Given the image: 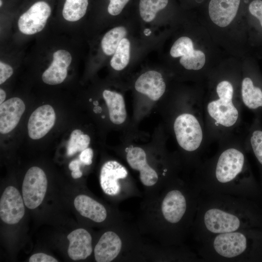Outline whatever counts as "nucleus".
<instances>
[{
  "instance_id": "nucleus-1",
  "label": "nucleus",
  "mask_w": 262,
  "mask_h": 262,
  "mask_svg": "<svg viewBox=\"0 0 262 262\" xmlns=\"http://www.w3.org/2000/svg\"><path fill=\"white\" fill-rule=\"evenodd\" d=\"M221 141L217 153L196 168L193 184L201 195H229L256 200L261 187L252 172L245 144L231 136Z\"/></svg>"
},
{
  "instance_id": "nucleus-2",
  "label": "nucleus",
  "mask_w": 262,
  "mask_h": 262,
  "mask_svg": "<svg viewBox=\"0 0 262 262\" xmlns=\"http://www.w3.org/2000/svg\"><path fill=\"white\" fill-rule=\"evenodd\" d=\"M255 228H262V208L256 200L229 195L200 194L191 230L197 241Z\"/></svg>"
},
{
  "instance_id": "nucleus-3",
  "label": "nucleus",
  "mask_w": 262,
  "mask_h": 262,
  "mask_svg": "<svg viewBox=\"0 0 262 262\" xmlns=\"http://www.w3.org/2000/svg\"><path fill=\"white\" fill-rule=\"evenodd\" d=\"M200 196L193 184L174 178L164 186L159 198L157 216L163 243L178 246L192 228Z\"/></svg>"
},
{
  "instance_id": "nucleus-4",
  "label": "nucleus",
  "mask_w": 262,
  "mask_h": 262,
  "mask_svg": "<svg viewBox=\"0 0 262 262\" xmlns=\"http://www.w3.org/2000/svg\"><path fill=\"white\" fill-rule=\"evenodd\" d=\"M169 103V122L183 161L196 168L208 140L203 102Z\"/></svg>"
},
{
  "instance_id": "nucleus-5",
  "label": "nucleus",
  "mask_w": 262,
  "mask_h": 262,
  "mask_svg": "<svg viewBox=\"0 0 262 262\" xmlns=\"http://www.w3.org/2000/svg\"><path fill=\"white\" fill-rule=\"evenodd\" d=\"M200 243L202 262H262V228L219 234Z\"/></svg>"
},
{
  "instance_id": "nucleus-6",
  "label": "nucleus",
  "mask_w": 262,
  "mask_h": 262,
  "mask_svg": "<svg viewBox=\"0 0 262 262\" xmlns=\"http://www.w3.org/2000/svg\"><path fill=\"white\" fill-rule=\"evenodd\" d=\"M125 158L129 166L139 172L140 180L147 188L156 186L162 178L157 170L148 160L145 149L139 146H131L125 150Z\"/></svg>"
},
{
  "instance_id": "nucleus-7",
  "label": "nucleus",
  "mask_w": 262,
  "mask_h": 262,
  "mask_svg": "<svg viewBox=\"0 0 262 262\" xmlns=\"http://www.w3.org/2000/svg\"><path fill=\"white\" fill-rule=\"evenodd\" d=\"M48 187L44 171L37 166L31 167L26 172L22 183V197L25 206L34 209L42 202Z\"/></svg>"
},
{
  "instance_id": "nucleus-8",
  "label": "nucleus",
  "mask_w": 262,
  "mask_h": 262,
  "mask_svg": "<svg viewBox=\"0 0 262 262\" xmlns=\"http://www.w3.org/2000/svg\"><path fill=\"white\" fill-rule=\"evenodd\" d=\"M129 178L127 169L116 160H109L102 165L100 172L99 181L103 192L115 196H119L122 190L123 181Z\"/></svg>"
},
{
  "instance_id": "nucleus-9",
  "label": "nucleus",
  "mask_w": 262,
  "mask_h": 262,
  "mask_svg": "<svg viewBox=\"0 0 262 262\" xmlns=\"http://www.w3.org/2000/svg\"><path fill=\"white\" fill-rule=\"evenodd\" d=\"M51 14L49 5L40 1L33 4L18 20V27L24 34L31 35L41 31Z\"/></svg>"
},
{
  "instance_id": "nucleus-10",
  "label": "nucleus",
  "mask_w": 262,
  "mask_h": 262,
  "mask_svg": "<svg viewBox=\"0 0 262 262\" xmlns=\"http://www.w3.org/2000/svg\"><path fill=\"white\" fill-rule=\"evenodd\" d=\"M23 197L14 186L5 188L0 199V217L4 223L13 225L19 222L25 213Z\"/></svg>"
},
{
  "instance_id": "nucleus-11",
  "label": "nucleus",
  "mask_w": 262,
  "mask_h": 262,
  "mask_svg": "<svg viewBox=\"0 0 262 262\" xmlns=\"http://www.w3.org/2000/svg\"><path fill=\"white\" fill-rule=\"evenodd\" d=\"M56 115L52 106L46 104L37 108L31 114L28 123V134L33 139L44 137L53 127Z\"/></svg>"
},
{
  "instance_id": "nucleus-12",
  "label": "nucleus",
  "mask_w": 262,
  "mask_h": 262,
  "mask_svg": "<svg viewBox=\"0 0 262 262\" xmlns=\"http://www.w3.org/2000/svg\"><path fill=\"white\" fill-rule=\"evenodd\" d=\"M134 88L137 92L147 97L150 101L156 102L164 94L166 84L161 73L150 70L143 73L137 78Z\"/></svg>"
},
{
  "instance_id": "nucleus-13",
  "label": "nucleus",
  "mask_w": 262,
  "mask_h": 262,
  "mask_svg": "<svg viewBox=\"0 0 262 262\" xmlns=\"http://www.w3.org/2000/svg\"><path fill=\"white\" fill-rule=\"evenodd\" d=\"M123 240L121 236L113 231L104 232L96 244L94 257L97 262H110L115 260L121 253Z\"/></svg>"
},
{
  "instance_id": "nucleus-14",
  "label": "nucleus",
  "mask_w": 262,
  "mask_h": 262,
  "mask_svg": "<svg viewBox=\"0 0 262 262\" xmlns=\"http://www.w3.org/2000/svg\"><path fill=\"white\" fill-rule=\"evenodd\" d=\"M25 110L23 100L13 98L0 105V132L6 134L11 131L18 124Z\"/></svg>"
},
{
  "instance_id": "nucleus-15",
  "label": "nucleus",
  "mask_w": 262,
  "mask_h": 262,
  "mask_svg": "<svg viewBox=\"0 0 262 262\" xmlns=\"http://www.w3.org/2000/svg\"><path fill=\"white\" fill-rule=\"evenodd\" d=\"M72 61L70 53L64 49L55 51L50 66L43 73V81L50 85L62 83L66 78L67 68Z\"/></svg>"
},
{
  "instance_id": "nucleus-16",
  "label": "nucleus",
  "mask_w": 262,
  "mask_h": 262,
  "mask_svg": "<svg viewBox=\"0 0 262 262\" xmlns=\"http://www.w3.org/2000/svg\"><path fill=\"white\" fill-rule=\"evenodd\" d=\"M67 238L69 241L67 253L72 260H85L91 255L93 251L92 238L87 230L82 228L75 229Z\"/></svg>"
},
{
  "instance_id": "nucleus-17",
  "label": "nucleus",
  "mask_w": 262,
  "mask_h": 262,
  "mask_svg": "<svg viewBox=\"0 0 262 262\" xmlns=\"http://www.w3.org/2000/svg\"><path fill=\"white\" fill-rule=\"evenodd\" d=\"M240 0H211L209 13L212 21L221 27L229 25L236 15Z\"/></svg>"
},
{
  "instance_id": "nucleus-18",
  "label": "nucleus",
  "mask_w": 262,
  "mask_h": 262,
  "mask_svg": "<svg viewBox=\"0 0 262 262\" xmlns=\"http://www.w3.org/2000/svg\"><path fill=\"white\" fill-rule=\"evenodd\" d=\"M102 97L107 106L111 122L118 127L126 123L128 114L124 98L119 92L104 90Z\"/></svg>"
},
{
  "instance_id": "nucleus-19",
  "label": "nucleus",
  "mask_w": 262,
  "mask_h": 262,
  "mask_svg": "<svg viewBox=\"0 0 262 262\" xmlns=\"http://www.w3.org/2000/svg\"><path fill=\"white\" fill-rule=\"evenodd\" d=\"M74 205L81 215L96 223L102 222L107 218V212L105 207L87 195L77 196L74 199Z\"/></svg>"
},
{
  "instance_id": "nucleus-20",
  "label": "nucleus",
  "mask_w": 262,
  "mask_h": 262,
  "mask_svg": "<svg viewBox=\"0 0 262 262\" xmlns=\"http://www.w3.org/2000/svg\"><path fill=\"white\" fill-rule=\"evenodd\" d=\"M241 100L243 105L250 110L259 112L262 110V88L256 85L249 77L242 80Z\"/></svg>"
},
{
  "instance_id": "nucleus-21",
  "label": "nucleus",
  "mask_w": 262,
  "mask_h": 262,
  "mask_svg": "<svg viewBox=\"0 0 262 262\" xmlns=\"http://www.w3.org/2000/svg\"><path fill=\"white\" fill-rule=\"evenodd\" d=\"M259 120V118H257L252 125L245 146L247 151H251L256 160L260 170L262 189V128Z\"/></svg>"
},
{
  "instance_id": "nucleus-22",
  "label": "nucleus",
  "mask_w": 262,
  "mask_h": 262,
  "mask_svg": "<svg viewBox=\"0 0 262 262\" xmlns=\"http://www.w3.org/2000/svg\"><path fill=\"white\" fill-rule=\"evenodd\" d=\"M127 33L126 28L123 26L115 27L108 31L101 41V48L104 53L108 55L114 54Z\"/></svg>"
},
{
  "instance_id": "nucleus-23",
  "label": "nucleus",
  "mask_w": 262,
  "mask_h": 262,
  "mask_svg": "<svg viewBox=\"0 0 262 262\" xmlns=\"http://www.w3.org/2000/svg\"><path fill=\"white\" fill-rule=\"evenodd\" d=\"M88 0H66L63 10L64 18L69 21H76L85 14Z\"/></svg>"
},
{
  "instance_id": "nucleus-24",
  "label": "nucleus",
  "mask_w": 262,
  "mask_h": 262,
  "mask_svg": "<svg viewBox=\"0 0 262 262\" xmlns=\"http://www.w3.org/2000/svg\"><path fill=\"white\" fill-rule=\"evenodd\" d=\"M130 58V42L124 38L120 42L114 56L110 61L111 66L115 70L120 71L128 65Z\"/></svg>"
},
{
  "instance_id": "nucleus-25",
  "label": "nucleus",
  "mask_w": 262,
  "mask_h": 262,
  "mask_svg": "<svg viewBox=\"0 0 262 262\" xmlns=\"http://www.w3.org/2000/svg\"><path fill=\"white\" fill-rule=\"evenodd\" d=\"M168 0H140L139 12L142 18L147 22L153 20L156 14L166 7Z\"/></svg>"
},
{
  "instance_id": "nucleus-26",
  "label": "nucleus",
  "mask_w": 262,
  "mask_h": 262,
  "mask_svg": "<svg viewBox=\"0 0 262 262\" xmlns=\"http://www.w3.org/2000/svg\"><path fill=\"white\" fill-rule=\"evenodd\" d=\"M90 137L84 134L81 130L76 129L71 133L67 146V155H73L77 152H82L89 147Z\"/></svg>"
},
{
  "instance_id": "nucleus-27",
  "label": "nucleus",
  "mask_w": 262,
  "mask_h": 262,
  "mask_svg": "<svg viewBox=\"0 0 262 262\" xmlns=\"http://www.w3.org/2000/svg\"><path fill=\"white\" fill-rule=\"evenodd\" d=\"M180 62L186 69L198 70L205 65V55L202 51L194 49L191 53L181 57Z\"/></svg>"
},
{
  "instance_id": "nucleus-28",
  "label": "nucleus",
  "mask_w": 262,
  "mask_h": 262,
  "mask_svg": "<svg viewBox=\"0 0 262 262\" xmlns=\"http://www.w3.org/2000/svg\"><path fill=\"white\" fill-rule=\"evenodd\" d=\"M193 43L192 40L186 36H182L177 39L173 44L170 51L173 57H182L193 51Z\"/></svg>"
},
{
  "instance_id": "nucleus-29",
  "label": "nucleus",
  "mask_w": 262,
  "mask_h": 262,
  "mask_svg": "<svg viewBox=\"0 0 262 262\" xmlns=\"http://www.w3.org/2000/svg\"><path fill=\"white\" fill-rule=\"evenodd\" d=\"M248 9L252 16L259 21L262 28V0H253L249 5Z\"/></svg>"
},
{
  "instance_id": "nucleus-30",
  "label": "nucleus",
  "mask_w": 262,
  "mask_h": 262,
  "mask_svg": "<svg viewBox=\"0 0 262 262\" xmlns=\"http://www.w3.org/2000/svg\"><path fill=\"white\" fill-rule=\"evenodd\" d=\"M130 0H110L108 7L109 13L113 16L119 15Z\"/></svg>"
},
{
  "instance_id": "nucleus-31",
  "label": "nucleus",
  "mask_w": 262,
  "mask_h": 262,
  "mask_svg": "<svg viewBox=\"0 0 262 262\" xmlns=\"http://www.w3.org/2000/svg\"><path fill=\"white\" fill-rule=\"evenodd\" d=\"M13 73V68L9 65L0 61V84L4 82Z\"/></svg>"
},
{
  "instance_id": "nucleus-32",
  "label": "nucleus",
  "mask_w": 262,
  "mask_h": 262,
  "mask_svg": "<svg viewBox=\"0 0 262 262\" xmlns=\"http://www.w3.org/2000/svg\"><path fill=\"white\" fill-rule=\"evenodd\" d=\"M30 262H58V261L50 255L43 253H37L32 255Z\"/></svg>"
},
{
  "instance_id": "nucleus-33",
  "label": "nucleus",
  "mask_w": 262,
  "mask_h": 262,
  "mask_svg": "<svg viewBox=\"0 0 262 262\" xmlns=\"http://www.w3.org/2000/svg\"><path fill=\"white\" fill-rule=\"evenodd\" d=\"M82 164L80 159L71 161L68 165L69 169L72 171L71 176L74 179H78L82 177V173L80 170V166Z\"/></svg>"
},
{
  "instance_id": "nucleus-34",
  "label": "nucleus",
  "mask_w": 262,
  "mask_h": 262,
  "mask_svg": "<svg viewBox=\"0 0 262 262\" xmlns=\"http://www.w3.org/2000/svg\"><path fill=\"white\" fill-rule=\"evenodd\" d=\"M93 155V149L90 147H88L81 152L79 159L83 164L90 165L92 163Z\"/></svg>"
},
{
  "instance_id": "nucleus-35",
  "label": "nucleus",
  "mask_w": 262,
  "mask_h": 262,
  "mask_svg": "<svg viewBox=\"0 0 262 262\" xmlns=\"http://www.w3.org/2000/svg\"><path fill=\"white\" fill-rule=\"evenodd\" d=\"M6 98V93L5 91L2 89H0V103L2 104Z\"/></svg>"
},
{
  "instance_id": "nucleus-36",
  "label": "nucleus",
  "mask_w": 262,
  "mask_h": 262,
  "mask_svg": "<svg viewBox=\"0 0 262 262\" xmlns=\"http://www.w3.org/2000/svg\"><path fill=\"white\" fill-rule=\"evenodd\" d=\"M0 6H1L2 4V2L1 0H0Z\"/></svg>"
}]
</instances>
